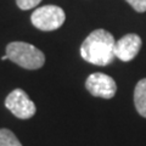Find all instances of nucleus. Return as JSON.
Listing matches in <instances>:
<instances>
[{
	"label": "nucleus",
	"mask_w": 146,
	"mask_h": 146,
	"mask_svg": "<svg viewBox=\"0 0 146 146\" xmlns=\"http://www.w3.org/2000/svg\"><path fill=\"white\" fill-rule=\"evenodd\" d=\"M116 40L106 29H96L86 36L80 46L84 61L96 66H107L115 60Z\"/></svg>",
	"instance_id": "f257e3e1"
},
{
	"label": "nucleus",
	"mask_w": 146,
	"mask_h": 146,
	"mask_svg": "<svg viewBox=\"0 0 146 146\" xmlns=\"http://www.w3.org/2000/svg\"><path fill=\"white\" fill-rule=\"evenodd\" d=\"M6 56L26 70H39L45 63V55L34 45L25 42H12L6 46Z\"/></svg>",
	"instance_id": "f03ea898"
},
{
	"label": "nucleus",
	"mask_w": 146,
	"mask_h": 146,
	"mask_svg": "<svg viewBox=\"0 0 146 146\" xmlns=\"http://www.w3.org/2000/svg\"><path fill=\"white\" fill-rule=\"evenodd\" d=\"M65 20V11L56 5H45L38 7L31 16L32 25L35 28L44 32H50L60 28Z\"/></svg>",
	"instance_id": "7ed1b4c3"
},
{
	"label": "nucleus",
	"mask_w": 146,
	"mask_h": 146,
	"mask_svg": "<svg viewBox=\"0 0 146 146\" xmlns=\"http://www.w3.org/2000/svg\"><path fill=\"white\" fill-rule=\"evenodd\" d=\"M5 106L13 116L20 119H29L36 112L34 102L22 89H15L7 95L5 99Z\"/></svg>",
	"instance_id": "20e7f679"
},
{
	"label": "nucleus",
	"mask_w": 146,
	"mask_h": 146,
	"mask_svg": "<svg viewBox=\"0 0 146 146\" xmlns=\"http://www.w3.org/2000/svg\"><path fill=\"white\" fill-rule=\"evenodd\" d=\"M85 88L93 96L112 99L116 95L117 84L112 77L105 73H93L85 80Z\"/></svg>",
	"instance_id": "39448f33"
},
{
	"label": "nucleus",
	"mask_w": 146,
	"mask_h": 146,
	"mask_svg": "<svg viewBox=\"0 0 146 146\" xmlns=\"http://www.w3.org/2000/svg\"><path fill=\"white\" fill-rule=\"evenodd\" d=\"M143 42L141 38L135 33L125 34L124 36L116 42L115 45V56L121 61H131L139 54Z\"/></svg>",
	"instance_id": "423d86ee"
},
{
	"label": "nucleus",
	"mask_w": 146,
	"mask_h": 146,
	"mask_svg": "<svg viewBox=\"0 0 146 146\" xmlns=\"http://www.w3.org/2000/svg\"><path fill=\"white\" fill-rule=\"evenodd\" d=\"M134 105L139 115L146 118V78L140 79L135 85Z\"/></svg>",
	"instance_id": "0eeeda50"
},
{
	"label": "nucleus",
	"mask_w": 146,
	"mask_h": 146,
	"mask_svg": "<svg viewBox=\"0 0 146 146\" xmlns=\"http://www.w3.org/2000/svg\"><path fill=\"white\" fill-rule=\"evenodd\" d=\"M0 146H22L17 136L10 129H0Z\"/></svg>",
	"instance_id": "6e6552de"
},
{
	"label": "nucleus",
	"mask_w": 146,
	"mask_h": 146,
	"mask_svg": "<svg viewBox=\"0 0 146 146\" xmlns=\"http://www.w3.org/2000/svg\"><path fill=\"white\" fill-rule=\"evenodd\" d=\"M40 1L42 0H16V4L21 10H29V9L38 6Z\"/></svg>",
	"instance_id": "1a4fd4ad"
},
{
	"label": "nucleus",
	"mask_w": 146,
	"mask_h": 146,
	"mask_svg": "<svg viewBox=\"0 0 146 146\" xmlns=\"http://www.w3.org/2000/svg\"><path fill=\"white\" fill-rule=\"evenodd\" d=\"M129 5L134 9L136 12L146 11V0H125Z\"/></svg>",
	"instance_id": "9d476101"
},
{
	"label": "nucleus",
	"mask_w": 146,
	"mask_h": 146,
	"mask_svg": "<svg viewBox=\"0 0 146 146\" xmlns=\"http://www.w3.org/2000/svg\"><path fill=\"white\" fill-rule=\"evenodd\" d=\"M6 58H7V56H6V55H4V56H3V57H1V60H3V61H4V60H6Z\"/></svg>",
	"instance_id": "9b49d317"
}]
</instances>
